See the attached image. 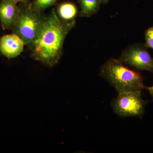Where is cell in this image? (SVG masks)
<instances>
[{"label": "cell", "mask_w": 153, "mask_h": 153, "mask_svg": "<svg viewBox=\"0 0 153 153\" xmlns=\"http://www.w3.org/2000/svg\"><path fill=\"white\" fill-rule=\"evenodd\" d=\"M75 25V20H62L52 9L47 16L42 33L30 49V57L47 67L56 66L63 55L66 36Z\"/></svg>", "instance_id": "1"}, {"label": "cell", "mask_w": 153, "mask_h": 153, "mask_svg": "<svg viewBox=\"0 0 153 153\" xmlns=\"http://www.w3.org/2000/svg\"><path fill=\"white\" fill-rule=\"evenodd\" d=\"M99 75L108 82L118 94L145 88L139 72L130 69L117 59L110 57L100 68Z\"/></svg>", "instance_id": "2"}, {"label": "cell", "mask_w": 153, "mask_h": 153, "mask_svg": "<svg viewBox=\"0 0 153 153\" xmlns=\"http://www.w3.org/2000/svg\"><path fill=\"white\" fill-rule=\"evenodd\" d=\"M18 5L19 19L12 30V33L19 36L30 49L42 33L47 16L44 12L33 9L30 1L19 3Z\"/></svg>", "instance_id": "3"}, {"label": "cell", "mask_w": 153, "mask_h": 153, "mask_svg": "<svg viewBox=\"0 0 153 153\" xmlns=\"http://www.w3.org/2000/svg\"><path fill=\"white\" fill-rule=\"evenodd\" d=\"M146 103L142 97L141 91H136L118 94L111 105L114 112L120 117H141Z\"/></svg>", "instance_id": "4"}, {"label": "cell", "mask_w": 153, "mask_h": 153, "mask_svg": "<svg viewBox=\"0 0 153 153\" xmlns=\"http://www.w3.org/2000/svg\"><path fill=\"white\" fill-rule=\"evenodd\" d=\"M118 60L140 71L153 73V57L144 44L134 43L123 49Z\"/></svg>", "instance_id": "5"}, {"label": "cell", "mask_w": 153, "mask_h": 153, "mask_svg": "<svg viewBox=\"0 0 153 153\" xmlns=\"http://www.w3.org/2000/svg\"><path fill=\"white\" fill-rule=\"evenodd\" d=\"M20 10L14 0H0V23L3 30H12L19 19Z\"/></svg>", "instance_id": "6"}, {"label": "cell", "mask_w": 153, "mask_h": 153, "mask_svg": "<svg viewBox=\"0 0 153 153\" xmlns=\"http://www.w3.org/2000/svg\"><path fill=\"white\" fill-rule=\"evenodd\" d=\"M25 45L20 37L13 33L4 35L0 38V52L9 59L21 55Z\"/></svg>", "instance_id": "7"}, {"label": "cell", "mask_w": 153, "mask_h": 153, "mask_svg": "<svg viewBox=\"0 0 153 153\" xmlns=\"http://www.w3.org/2000/svg\"><path fill=\"white\" fill-rule=\"evenodd\" d=\"M80 7L78 15L82 18H88L98 13L101 4L100 0H76Z\"/></svg>", "instance_id": "8"}, {"label": "cell", "mask_w": 153, "mask_h": 153, "mask_svg": "<svg viewBox=\"0 0 153 153\" xmlns=\"http://www.w3.org/2000/svg\"><path fill=\"white\" fill-rule=\"evenodd\" d=\"M57 16L65 21L75 20L78 14V10L76 6L73 3L66 2L60 4L56 11Z\"/></svg>", "instance_id": "9"}, {"label": "cell", "mask_w": 153, "mask_h": 153, "mask_svg": "<svg viewBox=\"0 0 153 153\" xmlns=\"http://www.w3.org/2000/svg\"><path fill=\"white\" fill-rule=\"evenodd\" d=\"M58 0H33L31 5L33 9L39 12H44L46 9L55 5Z\"/></svg>", "instance_id": "10"}, {"label": "cell", "mask_w": 153, "mask_h": 153, "mask_svg": "<svg viewBox=\"0 0 153 153\" xmlns=\"http://www.w3.org/2000/svg\"><path fill=\"white\" fill-rule=\"evenodd\" d=\"M145 39L146 41L145 46L148 49L151 48L153 49V26L145 31Z\"/></svg>", "instance_id": "11"}, {"label": "cell", "mask_w": 153, "mask_h": 153, "mask_svg": "<svg viewBox=\"0 0 153 153\" xmlns=\"http://www.w3.org/2000/svg\"><path fill=\"white\" fill-rule=\"evenodd\" d=\"M145 88H146V89L149 91L151 97H152V101H153V85L152 86H149V87L145 86Z\"/></svg>", "instance_id": "12"}, {"label": "cell", "mask_w": 153, "mask_h": 153, "mask_svg": "<svg viewBox=\"0 0 153 153\" xmlns=\"http://www.w3.org/2000/svg\"><path fill=\"white\" fill-rule=\"evenodd\" d=\"M100 1L101 2L102 4H106L108 3L109 0H100Z\"/></svg>", "instance_id": "13"}, {"label": "cell", "mask_w": 153, "mask_h": 153, "mask_svg": "<svg viewBox=\"0 0 153 153\" xmlns=\"http://www.w3.org/2000/svg\"><path fill=\"white\" fill-rule=\"evenodd\" d=\"M14 1H15L17 3H19L23 2L28 1H30V0H14Z\"/></svg>", "instance_id": "14"}]
</instances>
